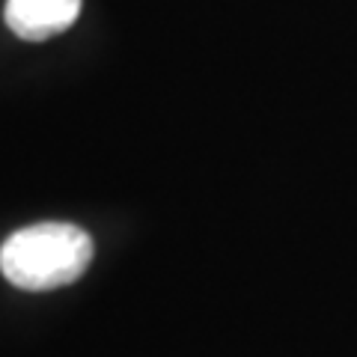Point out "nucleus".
I'll return each instance as SVG.
<instances>
[{
    "instance_id": "2",
    "label": "nucleus",
    "mask_w": 357,
    "mask_h": 357,
    "mask_svg": "<svg viewBox=\"0 0 357 357\" xmlns=\"http://www.w3.org/2000/svg\"><path fill=\"white\" fill-rule=\"evenodd\" d=\"M84 0H6V27L24 42H45L69 30Z\"/></svg>"
},
{
    "instance_id": "1",
    "label": "nucleus",
    "mask_w": 357,
    "mask_h": 357,
    "mask_svg": "<svg viewBox=\"0 0 357 357\" xmlns=\"http://www.w3.org/2000/svg\"><path fill=\"white\" fill-rule=\"evenodd\" d=\"M93 262V238L63 220L33 223L0 248V271L24 292H48L75 283Z\"/></svg>"
}]
</instances>
